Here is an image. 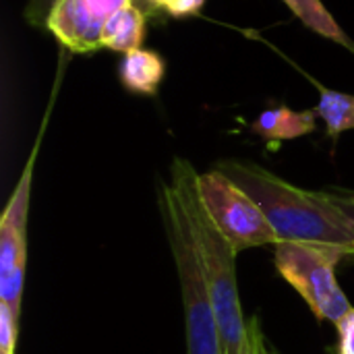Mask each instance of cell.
<instances>
[{"label":"cell","mask_w":354,"mask_h":354,"mask_svg":"<svg viewBox=\"0 0 354 354\" xmlns=\"http://www.w3.org/2000/svg\"><path fill=\"white\" fill-rule=\"evenodd\" d=\"M216 168L259 203L278 243L315 245L354 255V224L324 191L301 189L253 162L224 160Z\"/></svg>","instance_id":"1"},{"label":"cell","mask_w":354,"mask_h":354,"mask_svg":"<svg viewBox=\"0 0 354 354\" xmlns=\"http://www.w3.org/2000/svg\"><path fill=\"white\" fill-rule=\"evenodd\" d=\"M166 75V62L158 52L151 50H131L120 62V81L122 85L141 95H156Z\"/></svg>","instance_id":"9"},{"label":"cell","mask_w":354,"mask_h":354,"mask_svg":"<svg viewBox=\"0 0 354 354\" xmlns=\"http://www.w3.org/2000/svg\"><path fill=\"white\" fill-rule=\"evenodd\" d=\"M85 2L102 21H108V17H112L118 8L131 4L133 0H85Z\"/></svg>","instance_id":"19"},{"label":"cell","mask_w":354,"mask_h":354,"mask_svg":"<svg viewBox=\"0 0 354 354\" xmlns=\"http://www.w3.org/2000/svg\"><path fill=\"white\" fill-rule=\"evenodd\" d=\"M145 37V15L135 2L118 8L108 17L102 33V48L112 52H131L141 48Z\"/></svg>","instance_id":"10"},{"label":"cell","mask_w":354,"mask_h":354,"mask_svg":"<svg viewBox=\"0 0 354 354\" xmlns=\"http://www.w3.org/2000/svg\"><path fill=\"white\" fill-rule=\"evenodd\" d=\"M282 2L292 10V15L305 27H309L311 31H315L326 39H332L334 44H340L342 48L354 54V41L334 19V15L322 4V0H282Z\"/></svg>","instance_id":"11"},{"label":"cell","mask_w":354,"mask_h":354,"mask_svg":"<svg viewBox=\"0 0 354 354\" xmlns=\"http://www.w3.org/2000/svg\"><path fill=\"white\" fill-rule=\"evenodd\" d=\"M19 336V317L8 305L0 303V354H15Z\"/></svg>","instance_id":"13"},{"label":"cell","mask_w":354,"mask_h":354,"mask_svg":"<svg viewBox=\"0 0 354 354\" xmlns=\"http://www.w3.org/2000/svg\"><path fill=\"white\" fill-rule=\"evenodd\" d=\"M139 8L141 6H145V8H149V10H158V8H162V2L164 0H133Z\"/></svg>","instance_id":"20"},{"label":"cell","mask_w":354,"mask_h":354,"mask_svg":"<svg viewBox=\"0 0 354 354\" xmlns=\"http://www.w3.org/2000/svg\"><path fill=\"white\" fill-rule=\"evenodd\" d=\"M102 21L85 0H58L48 15L46 29L71 52L87 54L102 48Z\"/></svg>","instance_id":"7"},{"label":"cell","mask_w":354,"mask_h":354,"mask_svg":"<svg viewBox=\"0 0 354 354\" xmlns=\"http://www.w3.org/2000/svg\"><path fill=\"white\" fill-rule=\"evenodd\" d=\"M346 255L336 249L278 243L274 245V263L278 274L303 297L311 313L322 322L338 324L351 309L336 268Z\"/></svg>","instance_id":"4"},{"label":"cell","mask_w":354,"mask_h":354,"mask_svg":"<svg viewBox=\"0 0 354 354\" xmlns=\"http://www.w3.org/2000/svg\"><path fill=\"white\" fill-rule=\"evenodd\" d=\"M58 0H29L25 6V19L35 27H46L48 15Z\"/></svg>","instance_id":"17"},{"label":"cell","mask_w":354,"mask_h":354,"mask_svg":"<svg viewBox=\"0 0 354 354\" xmlns=\"http://www.w3.org/2000/svg\"><path fill=\"white\" fill-rule=\"evenodd\" d=\"M158 201H160L164 232L172 251V259L180 284L185 330H187V354H222V336H220L214 301L193 245L183 201L170 183L160 185Z\"/></svg>","instance_id":"3"},{"label":"cell","mask_w":354,"mask_h":354,"mask_svg":"<svg viewBox=\"0 0 354 354\" xmlns=\"http://www.w3.org/2000/svg\"><path fill=\"white\" fill-rule=\"evenodd\" d=\"M338 328V353L340 354H354V307L336 324Z\"/></svg>","instance_id":"16"},{"label":"cell","mask_w":354,"mask_h":354,"mask_svg":"<svg viewBox=\"0 0 354 354\" xmlns=\"http://www.w3.org/2000/svg\"><path fill=\"white\" fill-rule=\"evenodd\" d=\"M315 110H292L288 106L268 108L251 124V131L266 141H290L305 137L317 127Z\"/></svg>","instance_id":"8"},{"label":"cell","mask_w":354,"mask_h":354,"mask_svg":"<svg viewBox=\"0 0 354 354\" xmlns=\"http://www.w3.org/2000/svg\"><path fill=\"white\" fill-rule=\"evenodd\" d=\"M205 0H164L162 10H166L174 19H185V17H195L201 12Z\"/></svg>","instance_id":"15"},{"label":"cell","mask_w":354,"mask_h":354,"mask_svg":"<svg viewBox=\"0 0 354 354\" xmlns=\"http://www.w3.org/2000/svg\"><path fill=\"white\" fill-rule=\"evenodd\" d=\"M326 197L354 224V191L351 189H324Z\"/></svg>","instance_id":"18"},{"label":"cell","mask_w":354,"mask_h":354,"mask_svg":"<svg viewBox=\"0 0 354 354\" xmlns=\"http://www.w3.org/2000/svg\"><path fill=\"white\" fill-rule=\"evenodd\" d=\"M239 354H270V342H268L257 317L247 319L245 340H243V346H241Z\"/></svg>","instance_id":"14"},{"label":"cell","mask_w":354,"mask_h":354,"mask_svg":"<svg viewBox=\"0 0 354 354\" xmlns=\"http://www.w3.org/2000/svg\"><path fill=\"white\" fill-rule=\"evenodd\" d=\"M270 354H280V353H278V351H276V348H274V346L270 344Z\"/></svg>","instance_id":"21"},{"label":"cell","mask_w":354,"mask_h":354,"mask_svg":"<svg viewBox=\"0 0 354 354\" xmlns=\"http://www.w3.org/2000/svg\"><path fill=\"white\" fill-rule=\"evenodd\" d=\"M41 143V133L23 166L19 183L0 218V303L21 319L25 266H27V218L33 187V168Z\"/></svg>","instance_id":"6"},{"label":"cell","mask_w":354,"mask_h":354,"mask_svg":"<svg viewBox=\"0 0 354 354\" xmlns=\"http://www.w3.org/2000/svg\"><path fill=\"white\" fill-rule=\"evenodd\" d=\"M197 176L199 172H195L187 160L174 158L170 168V185L183 201L193 245L209 286L222 336V354H239L247 330V317L241 307L236 282L239 253L205 212L197 193Z\"/></svg>","instance_id":"2"},{"label":"cell","mask_w":354,"mask_h":354,"mask_svg":"<svg viewBox=\"0 0 354 354\" xmlns=\"http://www.w3.org/2000/svg\"><path fill=\"white\" fill-rule=\"evenodd\" d=\"M197 193L205 212L236 253L278 245L276 230L259 203L218 168L197 176Z\"/></svg>","instance_id":"5"},{"label":"cell","mask_w":354,"mask_h":354,"mask_svg":"<svg viewBox=\"0 0 354 354\" xmlns=\"http://www.w3.org/2000/svg\"><path fill=\"white\" fill-rule=\"evenodd\" d=\"M315 83V81H313ZM319 87V102L313 108L317 112V116L324 120L326 131L330 137H338L344 131H353L354 129V95L351 93H342L336 89H328L322 87L319 83H315Z\"/></svg>","instance_id":"12"}]
</instances>
